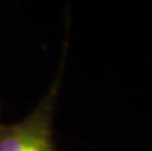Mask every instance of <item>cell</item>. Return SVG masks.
Instances as JSON below:
<instances>
[{
  "label": "cell",
  "mask_w": 152,
  "mask_h": 151,
  "mask_svg": "<svg viewBox=\"0 0 152 151\" xmlns=\"http://www.w3.org/2000/svg\"><path fill=\"white\" fill-rule=\"evenodd\" d=\"M66 49L68 40H65L57 73L32 111L12 123L0 120V151H58L54 137V117L63 83Z\"/></svg>",
  "instance_id": "1"
}]
</instances>
